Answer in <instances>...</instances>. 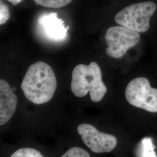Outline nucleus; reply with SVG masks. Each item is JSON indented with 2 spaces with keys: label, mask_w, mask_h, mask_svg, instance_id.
<instances>
[{
  "label": "nucleus",
  "mask_w": 157,
  "mask_h": 157,
  "mask_svg": "<svg viewBox=\"0 0 157 157\" xmlns=\"http://www.w3.org/2000/svg\"><path fill=\"white\" fill-rule=\"evenodd\" d=\"M10 157H44L39 151L31 148H20Z\"/></svg>",
  "instance_id": "11"
},
{
  "label": "nucleus",
  "mask_w": 157,
  "mask_h": 157,
  "mask_svg": "<svg viewBox=\"0 0 157 157\" xmlns=\"http://www.w3.org/2000/svg\"><path fill=\"white\" fill-rule=\"evenodd\" d=\"M77 130L84 144L93 152H109L117 145L114 136L102 133L90 124H80Z\"/></svg>",
  "instance_id": "6"
},
{
  "label": "nucleus",
  "mask_w": 157,
  "mask_h": 157,
  "mask_svg": "<svg viewBox=\"0 0 157 157\" xmlns=\"http://www.w3.org/2000/svg\"><path fill=\"white\" fill-rule=\"evenodd\" d=\"M61 157H90V154L80 147H72L67 150Z\"/></svg>",
  "instance_id": "12"
},
{
  "label": "nucleus",
  "mask_w": 157,
  "mask_h": 157,
  "mask_svg": "<svg viewBox=\"0 0 157 157\" xmlns=\"http://www.w3.org/2000/svg\"><path fill=\"white\" fill-rule=\"evenodd\" d=\"M156 9V4L151 1L133 4L119 12L115 21L138 33H144L150 28V20Z\"/></svg>",
  "instance_id": "3"
},
{
  "label": "nucleus",
  "mask_w": 157,
  "mask_h": 157,
  "mask_svg": "<svg viewBox=\"0 0 157 157\" xmlns=\"http://www.w3.org/2000/svg\"><path fill=\"white\" fill-rule=\"evenodd\" d=\"M17 95L10 84L4 80H0V125L7 123L17 109Z\"/></svg>",
  "instance_id": "8"
},
{
  "label": "nucleus",
  "mask_w": 157,
  "mask_h": 157,
  "mask_svg": "<svg viewBox=\"0 0 157 157\" xmlns=\"http://www.w3.org/2000/svg\"><path fill=\"white\" fill-rule=\"evenodd\" d=\"M141 157H157L154 151L155 146L151 138L145 137L141 140Z\"/></svg>",
  "instance_id": "9"
},
{
  "label": "nucleus",
  "mask_w": 157,
  "mask_h": 157,
  "mask_svg": "<svg viewBox=\"0 0 157 157\" xmlns=\"http://www.w3.org/2000/svg\"><path fill=\"white\" fill-rule=\"evenodd\" d=\"M8 1L9 2L11 3L13 6H16L19 4L20 2H21L23 0H6Z\"/></svg>",
  "instance_id": "14"
},
{
  "label": "nucleus",
  "mask_w": 157,
  "mask_h": 157,
  "mask_svg": "<svg viewBox=\"0 0 157 157\" xmlns=\"http://www.w3.org/2000/svg\"><path fill=\"white\" fill-rule=\"evenodd\" d=\"M10 17V13L6 4L1 0L0 2V25L4 24Z\"/></svg>",
  "instance_id": "13"
},
{
  "label": "nucleus",
  "mask_w": 157,
  "mask_h": 157,
  "mask_svg": "<svg viewBox=\"0 0 157 157\" xmlns=\"http://www.w3.org/2000/svg\"><path fill=\"white\" fill-rule=\"evenodd\" d=\"M140 39L138 32L124 26H113L107 30L105 40L108 45L107 56L121 58L130 48L137 44Z\"/></svg>",
  "instance_id": "5"
},
{
  "label": "nucleus",
  "mask_w": 157,
  "mask_h": 157,
  "mask_svg": "<svg viewBox=\"0 0 157 157\" xmlns=\"http://www.w3.org/2000/svg\"><path fill=\"white\" fill-rule=\"evenodd\" d=\"M71 90L78 97H83L90 93L91 101L98 102L105 95L107 89L102 80L100 67L97 62L89 65L79 64L73 69Z\"/></svg>",
  "instance_id": "2"
},
{
  "label": "nucleus",
  "mask_w": 157,
  "mask_h": 157,
  "mask_svg": "<svg viewBox=\"0 0 157 157\" xmlns=\"http://www.w3.org/2000/svg\"><path fill=\"white\" fill-rule=\"evenodd\" d=\"M40 26L45 37L53 41H61L67 35L68 27H65L64 22L58 17L56 13L44 14L39 18Z\"/></svg>",
  "instance_id": "7"
},
{
  "label": "nucleus",
  "mask_w": 157,
  "mask_h": 157,
  "mask_svg": "<svg viewBox=\"0 0 157 157\" xmlns=\"http://www.w3.org/2000/svg\"><path fill=\"white\" fill-rule=\"evenodd\" d=\"M56 86V77L52 67L41 61L29 67L21 85L26 98L37 105L50 101Z\"/></svg>",
  "instance_id": "1"
},
{
  "label": "nucleus",
  "mask_w": 157,
  "mask_h": 157,
  "mask_svg": "<svg viewBox=\"0 0 157 157\" xmlns=\"http://www.w3.org/2000/svg\"><path fill=\"white\" fill-rule=\"evenodd\" d=\"M40 6L51 8H59L67 6L72 0H33Z\"/></svg>",
  "instance_id": "10"
},
{
  "label": "nucleus",
  "mask_w": 157,
  "mask_h": 157,
  "mask_svg": "<svg viewBox=\"0 0 157 157\" xmlns=\"http://www.w3.org/2000/svg\"><path fill=\"white\" fill-rule=\"evenodd\" d=\"M125 97L130 104L148 112H157V89L152 88L144 77L133 79L128 84Z\"/></svg>",
  "instance_id": "4"
}]
</instances>
